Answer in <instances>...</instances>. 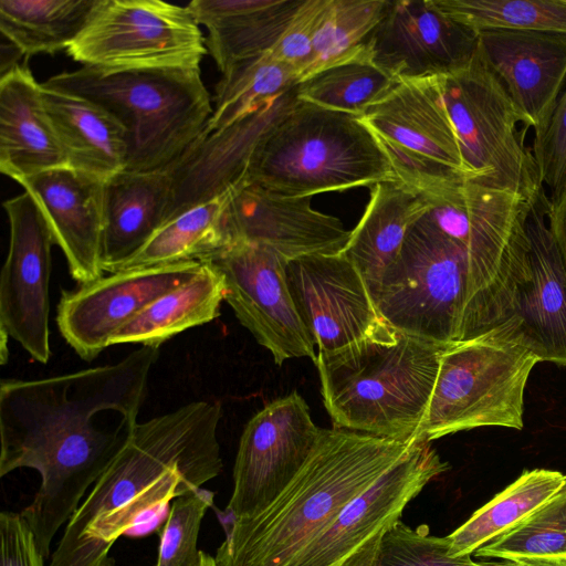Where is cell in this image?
I'll return each instance as SVG.
<instances>
[{"instance_id": "1", "label": "cell", "mask_w": 566, "mask_h": 566, "mask_svg": "<svg viewBox=\"0 0 566 566\" xmlns=\"http://www.w3.org/2000/svg\"><path fill=\"white\" fill-rule=\"evenodd\" d=\"M159 347L142 346L122 360L40 379L0 382V476L30 468L41 475L21 515L46 559L51 544L122 450L147 394Z\"/></svg>"}, {"instance_id": "2", "label": "cell", "mask_w": 566, "mask_h": 566, "mask_svg": "<svg viewBox=\"0 0 566 566\" xmlns=\"http://www.w3.org/2000/svg\"><path fill=\"white\" fill-rule=\"evenodd\" d=\"M221 417L220 402L199 400L138 422L65 525L49 566H113L120 536L218 476Z\"/></svg>"}, {"instance_id": "3", "label": "cell", "mask_w": 566, "mask_h": 566, "mask_svg": "<svg viewBox=\"0 0 566 566\" xmlns=\"http://www.w3.org/2000/svg\"><path fill=\"white\" fill-rule=\"evenodd\" d=\"M419 439L322 428L306 462L277 497L254 515L234 517L214 556L217 565L287 566Z\"/></svg>"}, {"instance_id": "4", "label": "cell", "mask_w": 566, "mask_h": 566, "mask_svg": "<svg viewBox=\"0 0 566 566\" xmlns=\"http://www.w3.org/2000/svg\"><path fill=\"white\" fill-rule=\"evenodd\" d=\"M446 345L397 332L318 353L324 406L335 428L406 441L419 438Z\"/></svg>"}, {"instance_id": "5", "label": "cell", "mask_w": 566, "mask_h": 566, "mask_svg": "<svg viewBox=\"0 0 566 566\" xmlns=\"http://www.w3.org/2000/svg\"><path fill=\"white\" fill-rule=\"evenodd\" d=\"M398 180L359 116L298 101L260 139L242 181L283 197Z\"/></svg>"}, {"instance_id": "6", "label": "cell", "mask_w": 566, "mask_h": 566, "mask_svg": "<svg viewBox=\"0 0 566 566\" xmlns=\"http://www.w3.org/2000/svg\"><path fill=\"white\" fill-rule=\"evenodd\" d=\"M42 84L90 99L122 123L127 133V171L171 166L213 112L200 67L106 72L82 66Z\"/></svg>"}, {"instance_id": "7", "label": "cell", "mask_w": 566, "mask_h": 566, "mask_svg": "<svg viewBox=\"0 0 566 566\" xmlns=\"http://www.w3.org/2000/svg\"><path fill=\"white\" fill-rule=\"evenodd\" d=\"M541 361L512 318L443 347L419 438L481 427H524V390Z\"/></svg>"}, {"instance_id": "8", "label": "cell", "mask_w": 566, "mask_h": 566, "mask_svg": "<svg viewBox=\"0 0 566 566\" xmlns=\"http://www.w3.org/2000/svg\"><path fill=\"white\" fill-rule=\"evenodd\" d=\"M470 292L467 249L427 212L409 229L373 297L391 328L448 345L467 339Z\"/></svg>"}, {"instance_id": "9", "label": "cell", "mask_w": 566, "mask_h": 566, "mask_svg": "<svg viewBox=\"0 0 566 566\" xmlns=\"http://www.w3.org/2000/svg\"><path fill=\"white\" fill-rule=\"evenodd\" d=\"M439 83L468 180L532 202L544 186L524 142L530 126L480 48L464 67L440 75Z\"/></svg>"}, {"instance_id": "10", "label": "cell", "mask_w": 566, "mask_h": 566, "mask_svg": "<svg viewBox=\"0 0 566 566\" xmlns=\"http://www.w3.org/2000/svg\"><path fill=\"white\" fill-rule=\"evenodd\" d=\"M398 180L439 199L468 180L439 76L403 80L361 116Z\"/></svg>"}, {"instance_id": "11", "label": "cell", "mask_w": 566, "mask_h": 566, "mask_svg": "<svg viewBox=\"0 0 566 566\" xmlns=\"http://www.w3.org/2000/svg\"><path fill=\"white\" fill-rule=\"evenodd\" d=\"M206 38L187 6L160 0H97L66 53L106 71L199 69Z\"/></svg>"}, {"instance_id": "12", "label": "cell", "mask_w": 566, "mask_h": 566, "mask_svg": "<svg viewBox=\"0 0 566 566\" xmlns=\"http://www.w3.org/2000/svg\"><path fill=\"white\" fill-rule=\"evenodd\" d=\"M205 262L222 275L224 301L277 366L291 358L315 361L313 339L290 291L285 258L261 244L234 241Z\"/></svg>"}, {"instance_id": "13", "label": "cell", "mask_w": 566, "mask_h": 566, "mask_svg": "<svg viewBox=\"0 0 566 566\" xmlns=\"http://www.w3.org/2000/svg\"><path fill=\"white\" fill-rule=\"evenodd\" d=\"M286 276L318 353L396 337L397 331L379 313L364 276L342 251L289 260Z\"/></svg>"}, {"instance_id": "14", "label": "cell", "mask_w": 566, "mask_h": 566, "mask_svg": "<svg viewBox=\"0 0 566 566\" xmlns=\"http://www.w3.org/2000/svg\"><path fill=\"white\" fill-rule=\"evenodd\" d=\"M296 391L266 403L245 424L233 467V517L264 510L302 469L321 433Z\"/></svg>"}, {"instance_id": "15", "label": "cell", "mask_w": 566, "mask_h": 566, "mask_svg": "<svg viewBox=\"0 0 566 566\" xmlns=\"http://www.w3.org/2000/svg\"><path fill=\"white\" fill-rule=\"evenodd\" d=\"M10 245L0 276V332L46 364L50 347L49 281L54 240L34 198L28 192L3 202Z\"/></svg>"}, {"instance_id": "16", "label": "cell", "mask_w": 566, "mask_h": 566, "mask_svg": "<svg viewBox=\"0 0 566 566\" xmlns=\"http://www.w3.org/2000/svg\"><path fill=\"white\" fill-rule=\"evenodd\" d=\"M201 262L120 270L63 291L56 324L65 342L84 360L109 346L114 334L155 298L192 279Z\"/></svg>"}, {"instance_id": "17", "label": "cell", "mask_w": 566, "mask_h": 566, "mask_svg": "<svg viewBox=\"0 0 566 566\" xmlns=\"http://www.w3.org/2000/svg\"><path fill=\"white\" fill-rule=\"evenodd\" d=\"M449 469L431 442L419 439L400 461L353 497L287 566H338L373 535L400 521L407 504Z\"/></svg>"}, {"instance_id": "18", "label": "cell", "mask_w": 566, "mask_h": 566, "mask_svg": "<svg viewBox=\"0 0 566 566\" xmlns=\"http://www.w3.org/2000/svg\"><path fill=\"white\" fill-rule=\"evenodd\" d=\"M373 62L397 81L440 76L464 67L479 33L437 7L434 0L389 1L363 41Z\"/></svg>"}, {"instance_id": "19", "label": "cell", "mask_w": 566, "mask_h": 566, "mask_svg": "<svg viewBox=\"0 0 566 566\" xmlns=\"http://www.w3.org/2000/svg\"><path fill=\"white\" fill-rule=\"evenodd\" d=\"M549 205L544 189L531 203L507 318L541 361L566 367V263L547 222Z\"/></svg>"}, {"instance_id": "20", "label": "cell", "mask_w": 566, "mask_h": 566, "mask_svg": "<svg viewBox=\"0 0 566 566\" xmlns=\"http://www.w3.org/2000/svg\"><path fill=\"white\" fill-rule=\"evenodd\" d=\"M312 197H283L251 182L233 187L226 208L231 239L261 244L287 261L340 252L350 235L343 222L314 210Z\"/></svg>"}, {"instance_id": "21", "label": "cell", "mask_w": 566, "mask_h": 566, "mask_svg": "<svg viewBox=\"0 0 566 566\" xmlns=\"http://www.w3.org/2000/svg\"><path fill=\"white\" fill-rule=\"evenodd\" d=\"M298 101L295 86L235 124L200 134L168 167L172 175V202L167 222L240 184L260 139Z\"/></svg>"}, {"instance_id": "22", "label": "cell", "mask_w": 566, "mask_h": 566, "mask_svg": "<svg viewBox=\"0 0 566 566\" xmlns=\"http://www.w3.org/2000/svg\"><path fill=\"white\" fill-rule=\"evenodd\" d=\"M479 48L534 139L541 138L566 83V34L486 30L479 32Z\"/></svg>"}, {"instance_id": "23", "label": "cell", "mask_w": 566, "mask_h": 566, "mask_svg": "<svg viewBox=\"0 0 566 566\" xmlns=\"http://www.w3.org/2000/svg\"><path fill=\"white\" fill-rule=\"evenodd\" d=\"M106 180L60 167L22 180L39 205L70 274L85 284L103 276L102 241Z\"/></svg>"}, {"instance_id": "24", "label": "cell", "mask_w": 566, "mask_h": 566, "mask_svg": "<svg viewBox=\"0 0 566 566\" xmlns=\"http://www.w3.org/2000/svg\"><path fill=\"white\" fill-rule=\"evenodd\" d=\"M67 166L44 107L42 84L29 67L14 66L0 77V171L20 184Z\"/></svg>"}, {"instance_id": "25", "label": "cell", "mask_w": 566, "mask_h": 566, "mask_svg": "<svg viewBox=\"0 0 566 566\" xmlns=\"http://www.w3.org/2000/svg\"><path fill=\"white\" fill-rule=\"evenodd\" d=\"M172 202L169 168L123 170L106 180L102 268L115 272L166 222Z\"/></svg>"}, {"instance_id": "26", "label": "cell", "mask_w": 566, "mask_h": 566, "mask_svg": "<svg viewBox=\"0 0 566 566\" xmlns=\"http://www.w3.org/2000/svg\"><path fill=\"white\" fill-rule=\"evenodd\" d=\"M304 0H192L187 7L206 27V48L223 74L273 50Z\"/></svg>"}, {"instance_id": "27", "label": "cell", "mask_w": 566, "mask_h": 566, "mask_svg": "<svg viewBox=\"0 0 566 566\" xmlns=\"http://www.w3.org/2000/svg\"><path fill=\"white\" fill-rule=\"evenodd\" d=\"M430 208L424 195L400 180L370 187L369 201L342 252L357 266L373 296L409 229Z\"/></svg>"}, {"instance_id": "28", "label": "cell", "mask_w": 566, "mask_h": 566, "mask_svg": "<svg viewBox=\"0 0 566 566\" xmlns=\"http://www.w3.org/2000/svg\"><path fill=\"white\" fill-rule=\"evenodd\" d=\"M44 107L73 169L109 179L125 170L127 133L101 105L42 84Z\"/></svg>"}, {"instance_id": "29", "label": "cell", "mask_w": 566, "mask_h": 566, "mask_svg": "<svg viewBox=\"0 0 566 566\" xmlns=\"http://www.w3.org/2000/svg\"><path fill=\"white\" fill-rule=\"evenodd\" d=\"M224 294L222 275L211 264L202 262L192 279L155 298L119 328L109 346L159 347L175 335L217 318Z\"/></svg>"}, {"instance_id": "30", "label": "cell", "mask_w": 566, "mask_h": 566, "mask_svg": "<svg viewBox=\"0 0 566 566\" xmlns=\"http://www.w3.org/2000/svg\"><path fill=\"white\" fill-rule=\"evenodd\" d=\"M232 189L165 223L116 271L185 262L202 263L222 251L231 244L226 208Z\"/></svg>"}, {"instance_id": "31", "label": "cell", "mask_w": 566, "mask_h": 566, "mask_svg": "<svg viewBox=\"0 0 566 566\" xmlns=\"http://www.w3.org/2000/svg\"><path fill=\"white\" fill-rule=\"evenodd\" d=\"M566 475L548 469L525 470L513 483L475 511L448 535L449 554L471 555L509 532L544 504L564 483Z\"/></svg>"}, {"instance_id": "32", "label": "cell", "mask_w": 566, "mask_h": 566, "mask_svg": "<svg viewBox=\"0 0 566 566\" xmlns=\"http://www.w3.org/2000/svg\"><path fill=\"white\" fill-rule=\"evenodd\" d=\"M97 0H1V35L27 56L67 49Z\"/></svg>"}, {"instance_id": "33", "label": "cell", "mask_w": 566, "mask_h": 566, "mask_svg": "<svg viewBox=\"0 0 566 566\" xmlns=\"http://www.w3.org/2000/svg\"><path fill=\"white\" fill-rule=\"evenodd\" d=\"M298 83L295 70L270 52L234 64L216 85L213 112L201 134L235 124Z\"/></svg>"}, {"instance_id": "34", "label": "cell", "mask_w": 566, "mask_h": 566, "mask_svg": "<svg viewBox=\"0 0 566 566\" xmlns=\"http://www.w3.org/2000/svg\"><path fill=\"white\" fill-rule=\"evenodd\" d=\"M398 83L373 62L361 43L342 60L305 78L296 92L301 102L361 116Z\"/></svg>"}, {"instance_id": "35", "label": "cell", "mask_w": 566, "mask_h": 566, "mask_svg": "<svg viewBox=\"0 0 566 566\" xmlns=\"http://www.w3.org/2000/svg\"><path fill=\"white\" fill-rule=\"evenodd\" d=\"M434 3L478 33L513 30L566 34L564 0H434Z\"/></svg>"}, {"instance_id": "36", "label": "cell", "mask_w": 566, "mask_h": 566, "mask_svg": "<svg viewBox=\"0 0 566 566\" xmlns=\"http://www.w3.org/2000/svg\"><path fill=\"white\" fill-rule=\"evenodd\" d=\"M386 0H328L301 82L353 52L384 17Z\"/></svg>"}, {"instance_id": "37", "label": "cell", "mask_w": 566, "mask_h": 566, "mask_svg": "<svg viewBox=\"0 0 566 566\" xmlns=\"http://www.w3.org/2000/svg\"><path fill=\"white\" fill-rule=\"evenodd\" d=\"M476 557L514 560L532 556L566 557V479L562 486L523 522L483 545Z\"/></svg>"}, {"instance_id": "38", "label": "cell", "mask_w": 566, "mask_h": 566, "mask_svg": "<svg viewBox=\"0 0 566 566\" xmlns=\"http://www.w3.org/2000/svg\"><path fill=\"white\" fill-rule=\"evenodd\" d=\"M449 547L448 537L430 535L427 525L398 521L382 534L374 566H484L471 555H450Z\"/></svg>"}, {"instance_id": "39", "label": "cell", "mask_w": 566, "mask_h": 566, "mask_svg": "<svg viewBox=\"0 0 566 566\" xmlns=\"http://www.w3.org/2000/svg\"><path fill=\"white\" fill-rule=\"evenodd\" d=\"M212 504L213 493L202 488L174 500L161 532L156 566H199V531Z\"/></svg>"}, {"instance_id": "40", "label": "cell", "mask_w": 566, "mask_h": 566, "mask_svg": "<svg viewBox=\"0 0 566 566\" xmlns=\"http://www.w3.org/2000/svg\"><path fill=\"white\" fill-rule=\"evenodd\" d=\"M532 155L541 184L551 190V202L566 187V88L558 97L544 135L533 140Z\"/></svg>"}, {"instance_id": "41", "label": "cell", "mask_w": 566, "mask_h": 566, "mask_svg": "<svg viewBox=\"0 0 566 566\" xmlns=\"http://www.w3.org/2000/svg\"><path fill=\"white\" fill-rule=\"evenodd\" d=\"M328 0H304L271 55L292 66L301 83L310 64L313 44ZM298 83V84H300Z\"/></svg>"}, {"instance_id": "42", "label": "cell", "mask_w": 566, "mask_h": 566, "mask_svg": "<svg viewBox=\"0 0 566 566\" xmlns=\"http://www.w3.org/2000/svg\"><path fill=\"white\" fill-rule=\"evenodd\" d=\"M0 566H44V556L21 513L0 514Z\"/></svg>"}, {"instance_id": "43", "label": "cell", "mask_w": 566, "mask_h": 566, "mask_svg": "<svg viewBox=\"0 0 566 566\" xmlns=\"http://www.w3.org/2000/svg\"><path fill=\"white\" fill-rule=\"evenodd\" d=\"M547 222L566 263V187L559 197L551 202Z\"/></svg>"}, {"instance_id": "44", "label": "cell", "mask_w": 566, "mask_h": 566, "mask_svg": "<svg viewBox=\"0 0 566 566\" xmlns=\"http://www.w3.org/2000/svg\"><path fill=\"white\" fill-rule=\"evenodd\" d=\"M386 531L373 535L338 566H374L380 538Z\"/></svg>"}, {"instance_id": "45", "label": "cell", "mask_w": 566, "mask_h": 566, "mask_svg": "<svg viewBox=\"0 0 566 566\" xmlns=\"http://www.w3.org/2000/svg\"><path fill=\"white\" fill-rule=\"evenodd\" d=\"M514 566H566V557L562 556H532L512 560Z\"/></svg>"}, {"instance_id": "46", "label": "cell", "mask_w": 566, "mask_h": 566, "mask_svg": "<svg viewBox=\"0 0 566 566\" xmlns=\"http://www.w3.org/2000/svg\"><path fill=\"white\" fill-rule=\"evenodd\" d=\"M199 566H218L216 563V558L211 555L205 553L203 551L200 552V564Z\"/></svg>"}, {"instance_id": "47", "label": "cell", "mask_w": 566, "mask_h": 566, "mask_svg": "<svg viewBox=\"0 0 566 566\" xmlns=\"http://www.w3.org/2000/svg\"><path fill=\"white\" fill-rule=\"evenodd\" d=\"M484 566H514L512 560H506L504 563H483Z\"/></svg>"}, {"instance_id": "48", "label": "cell", "mask_w": 566, "mask_h": 566, "mask_svg": "<svg viewBox=\"0 0 566 566\" xmlns=\"http://www.w3.org/2000/svg\"><path fill=\"white\" fill-rule=\"evenodd\" d=\"M566 2V0H564Z\"/></svg>"}]
</instances>
